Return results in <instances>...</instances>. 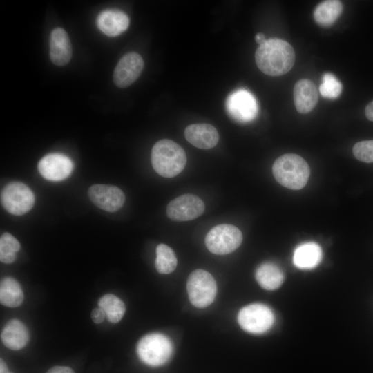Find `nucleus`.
<instances>
[{"label": "nucleus", "mask_w": 373, "mask_h": 373, "mask_svg": "<svg viewBox=\"0 0 373 373\" xmlns=\"http://www.w3.org/2000/svg\"><path fill=\"white\" fill-rule=\"evenodd\" d=\"M97 26L105 35L116 37L124 32L128 27L130 20L128 15L117 9H106L97 16Z\"/></svg>", "instance_id": "4468645a"}, {"label": "nucleus", "mask_w": 373, "mask_h": 373, "mask_svg": "<svg viewBox=\"0 0 373 373\" xmlns=\"http://www.w3.org/2000/svg\"><path fill=\"white\" fill-rule=\"evenodd\" d=\"M272 173L276 180L283 186L299 190L307 184L310 170L302 157L287 153L276 160L272 166Z\"/></svg>", "instance_id": "7ed1b4c3"}, {"label": "nucleus", "mask_w": 373, "mask_h": 373, "mask_svg": "<svg viewBox=\"0 0 373 373\" xmlns=\"http://www.w3.org/2000/svg\"><path fill=\"white\" fill-rule=\"evenodd\" d=\"M354 157L364 162H373V140H365L356 143L353 147Z\"/></svg>", "instance_id": "bb28decb"}, {"label": "nucleus", "mask_w": 373, "mask_h": 373, "mask_svg": "<svg viewBox=\"0 0 373 373\" xmlns=\"http://www.w3.org/2000/svg\"><path fill=\"white\" fill-rule=\"evenodd\" d=\"M143 67L144 61L138 53H126L120 59L114 70L115 84L122 88L129 86L140 77Z\"/></svg>", "instance_id": "f8f14e48"}, {"label": "nucleus", "mask_w": 373, "mask_h": 373, "mask_svg": "<svg viewBox=\"0 0 373 373\" xmlns=\"http://www.w3.org/2000/svg\"><path fill=\"white\" fill-rule=\"evenodd\" d=\"M255 40L260 45L266 41L265 36L263 33L258 32L255 36Z\"/></svg>", "instance_id": "7c9ffc66"}, {"label": "nucleus", "mask_w": 373, "mask_h": 373, "mask_svg": "<svg viewBox=\"0 0 373 373\" xmlns=\"http://www.w3.org/2000/svg\"><path fill=\"white\" fill-rule=\"evenodd\" d=\"M186 140L194 146L202 149L214 147L219 141V135L214 126L209 124H193L184 131Z\"/></svg>", "instance_id": "dca6fc26"}, {"label": "nucleus", "mask_w": 373, "mask_h": 373, "mask_svg": "<svg viewBox=\"0 0 373 373\" xmlns=\"http://www.w3.org/2000/svg\"><path fill=\"white\" fill-rule=\"evenodd\" d=\"M318 92L315 84L309 79L298 81L294 88V100L300 113L310 112L318 102Z\"/></svg>", "instance_id": "a211bd4d"}, {"label": "nucleus", "mask_w": 373, "mask_h": 373, "mask_svg": "<svg viewBox=\"0 0 373 373\" xmlns=\"http://www.w3.org/2000/svg\"><path fill=\"white\" fill-rule=\"evenodd\" d=\"M72 57V46L66 30L61 28H54L50 36V58L59 66L67 64Z\"/></svg>", "instance_id": "2eb2a0df"}, {"label": "nucleus", "mask_w": 373, "mask_h": 373, "mask_svg": "<svg viewBox=\"0 0 373 373\" xmlns=\"http://www.w3.org/2000/svg\"><path fill=\"white\" fill-rule=\"evenodd\" d=\"M258 68L270 76H280L288 73L294 66L295 52L286 41L278 38L266 39L255 53Z\"/></svg>", "instance_id": "f257e3e1"}, {"label": "nucleus", "mask_w": 373, "mask_h": 373, "mask_svg": "<svg viewBox=\"0 0 373 373\" xmlns=\"http://www.w3.org/2000/svg\"><path fill=\"white\" fill-rule=\"evenodd\" d=\"M242 241L240 230L234 225L221 224L213 227L205 237V245L209 251L225 255L234 251Z\"/></svg>", "instance_id": "423d86ee"}, {"label": "nucleus", "mask_w": 373, "mask_h": 373, "mask_svg": "<svg viewBox=\"0 0 373 373\" xmlns=\"http://www.w3.org/2000/svg\"><path fill=\"white\" fill-rule=\"evenodd\" d=\"M226 108L232 119L242 123L253 120L258 113V105L255 97L243 88L229 95L226 100Z\"/></svg>", "instance_id": "1a4fd4ad"}, {"label": "nucleus", "mask_w": 373, "mask_h": 373, "mask_svg": "<svg viewBox=\"0 0 373 373\" xmlns=\"http://www.w3.org/2000/svg\"><path fill=\"white\" fill-rule=\"evenodd\" d=\"M7 373H13V372L8 371Z\"/></svg>", "instance_id": "473e14b6"}, {"label": "nucleus", "mask_w": 373, "mask_h": 373, "mask_svg": "<svg viewBox=\"0 0 373 373\" xmlns=\"http://www.w3.org/2000/svg\"><path fill=\"white\" fill-rule=\"evenodd\" d=\"M105 317L106 314L100 307L95 308L91 312V318L95 323H101Z\"/></svg>", "instance_id": "cd10ccee"}, {"label": "nucleus", "mask_w": 373, "mask_h": 373, "mask_svg": "<svg viewBox=\"0 0 373 373\" xmlns=\"http://www.w3.org/2000/svg\"><path fill=\"white\" fill-rule=\"evenodd\" d=\"M256 279L266 290H275L283 283L284 274L280 268L272 262L260 265L256 271Z\"/></svg>", "instance_id": "aec40b11"}, {"label": "nucleus", "mask_w": 373, "mask_h": 373, "mask_svg": "<svg viewBox=\"0 0 373 373\" xmlns=\"http://www.w3.org/2000/svg\"><path fill=\"white\" fill-rule=\"evenodd\" d=\"M30 334L26 325L18 319L7 322L1 333V340L7 348L19 350L29 341Z\"/></svg>", "instance_id": "f3484780"}, {"label": "nucleus", "mask_w": 373, "mask_h": 373, "mask_svg": "<svg viewBox=\"0 0 373 373\" xmlns=\"http://www.w3.org/2000/svg\"><path fill=\"white\" fill-rule=\"evenodd\" d=\"M177 258L173 250L165 244H160L156 247L155 267L157 272L168 274L175 270Z\"/></svg>", "instance_id": "b1692460"}, {"label": "nucleus", "mask_w": 373, "mask_h": 373, "mask_svg": "<svg viewBox=\"0 0 373 373\" xmlns=\"http://www.w3.org/2000/svg\"><path fill=\"white\" fill-rule=\"evenodd\" d=\"M136 352L144 363L151 367H158L170 359L173 353V345L165 335L151 333L138 341Z\"/></svg>", "instance_id": "20e7f679"}, {"label": "nucleus", "mask_w": 373, "mask_h": 373, "mask_svg": "<svg viewBox=\"0 0 373 373\" xmlns=\"http://www.w3.org/2000/svg\"><path fill=\"white\" fill-rule=\"evenodd\" d=\"M90 200L99 208L109 212L119 210L124 204L125 195L116 186L93 184L88 191Z\"/></svg>", "instance_id": "ddd939ff"}, {"label": "nucleus", "mask_w": 373, "mask_h": 373, "mask_svg": "<svg viewBox=\"0 0 373 373\" xmlns=\"http://www.w3.org/2000/svg\"><path fill=\"white\" fill-rule=\"evenodd\" d=\"M342 11L343 4L340 1H324L314 9V18L319 26L327 27L337 20Z\"/></svg>", "instance_id": "4be33fe9"}, {"label": "nucleus", "mask_w": 373, "mask_h": 373, "mask_svg": "<svg viewBox=\"0 0 373 373\" xmlns=\"http://www.w3.org/2000/svg\"><path fill=\"white\" fill-rule=\"evenodd\" d=\"M204 209V204L199 197L193 194H184L168 204L166 213L171 220L189 221L201 216Z\"/></svg>", "instance_id": "9d476101"}, {"label": "nucleus", "mask_w": 373, "mask_h": 373, "mask_svg": "<svg viewBox=\"0 0 373 373\" xmlns=\"http://www.w3.org/2000/svg\"><path fill=\"white\" fill-rule=\"evenodd\" d=\"M98 306L103 309L108 320L118 323L123 317L126 308L123 301L113 294H106L98 300Z\"/></svg>", "instance_id": "5701e85b"}, {"label": "nucleus", "mask_w": 373, "mask_h": 373, "mask_svg": "<svg viewBox=\"0 0 373 373\" xmlns=\"http://www.w3.org/2000/svg\"><path fill=\"white\" fill-rule=\"evenodd\" d=\"M342 84L334 75L330 73H325L319 86L321 95L328 99L337 98L342 92Z\"/></svg>", "instance_id": "a878e982"}, {"label": "nucleus", "mask_w": 373, "mask_h": 373, "mask_svg": "<svg viewBox=\"0 0 373 373\" xmlns=\"http://www.w3.org/2000/svg\"><path fill=\"white\" fill-rule=\"evenodd\" d=\"M186 289L191 304L198 308H204L214 300L217 285L210 273L204 269H196L189 276Z\"/></svg>", "instance_id": "39448f33"}, {"label": "nucleus", "mask_w": 373, "mask_h": 373, "mask_svg": "<svg viewBox=\"0 0 373 373\" xmlns=\"http://www.w3.org/2000/svg\"><path fill=\"white\" fill-rule=\"evenodd\" d=\"M186 163L184 150L176 142L168 139L157 141L151 151L153 169L164 178H173L180 173Z\"/></svg>", "instance_id": "f03ea898"}, {"label": "nucleus", "mask_w": 373, "mask_h": 373, "mask_svg": "<svg viewBox=\"0 0 373 373\" xmlns=\"http://www.w3.org/2000/svg\"><path fill=\"white\" fill-rule=\"evenodd\" d=\"M20 249L19 241L10 233H3L0 238V260L6 264L13 262Z\"/></svg>", "instance_id": "393cba45"}, {"label": "nucleus", "mask_w": 373, "mask_h": 373, "mask_svg": "<svg viewBox=\"0 0 373 373\" xmlns=\"http://www.w3.org/2000/svg\"><path fill=\"white\" fill-rule=\"evenodd\" d=\"M72 160L61 153H49L39 162L38 171L43 178L50 181H61L68 178L73 169Z\"/></svg>", "instance_id": "9b49d317"}, {"label": "nucleus", "mask_w": 373, "mask_h": 373, "mask_svg": "<svg viewBox=\"0 0 373 373\" xmlns=\"http://www.w3.org/2000/svg\"><path fill=\"white\" fill-rule=\"evenodd\" d=\"M23 300V293L20 284L12 277H5L0 283L1 304L14 308L19 306Z\"/></svg>", "instance_id": "412c9836"}, {"label": "nucleus", "mask_w": 373, "mask_h": 373, "mask_svg": "<svg viewBox=\"0 0 373 373\" xmlns=\"http://www.w3.org/2000/svg\"><path fill=\"white\" fill-rule=\"evenodd\" d=\"M322 258V250L316 242H307L298 246L293 255V262L302 269L316 267Z\"/></svg>", "instance_id": "6ab92c4d"}, {"label": "nucleus", "mask_w": 373, "mask_h": 373, "mask_svg": "<svg viewBox=\"0 0 373 373\" xmlns=\"http://www.w3.org/2000/svg\"><path fill=\"white\" fill-rule=\"evenodd\" d=\"M238 322L245 332L256 334H262L272 327L274 315L272 310L265 305L251 304L240 310Z\"/></svg>", "instance_id": "6e6552de"}, {"label": "nucleus", "mask_w": 373, "mask_h": 373, "mask_svg": "<svg viewBox=\"0 0 373 373\" xmlns=\"http://www.w3.org/2000/svg\"><path fill=\"white\" fill-rule=\"evenodd\" d=\"M365 113L369 120L373 121V101L367 104L365 109Z\"/></svg>", "instance_id": "c756f323"}, {"label": "nucleus", "mask_w": 373, "mask_h": 373, "mask_svg": "<svg viewBox=\"0 0 373 373\" xmlns=\"http://www.w3.org/2000/svg\"><path fill=\"white\" fill-rule=\"evenodd\" d=\"M8 368L7 367L5 361L1 358L0 360V373H7L8 372Z\"/></svg>", "instance_id": "2f4dec72"}, {"label": "nucleus", "mask_w": 373, "mask_h": 373, "mask_svg": "<svg viewBox=\"0 0 373 373\" xmlns=\"http://www.w3.org/2000/svg\"><path fill=\"white\" fill-rule=\"evenodd\" d=\"M46 373H75L72 368L66 366H54Z\"/></svg>", "instance_id": "c85d7f7f"}, {"label": "nucleus", "mask_w": 373, "mask_h": 373, "mask_svg": "<svg viewBox=\"0 0 373 373\" xmlns=\"http://www.w3.org/2000/svg\"><path fill=\"white\" fill-rule=\"evenodd\" d=\"M1 201L8 212L21 216L32 209L35 203V195L26 184L21 182H12L2 189Z\"/></svg>", "instance_id": "0eeeda50"}]
</instances>
